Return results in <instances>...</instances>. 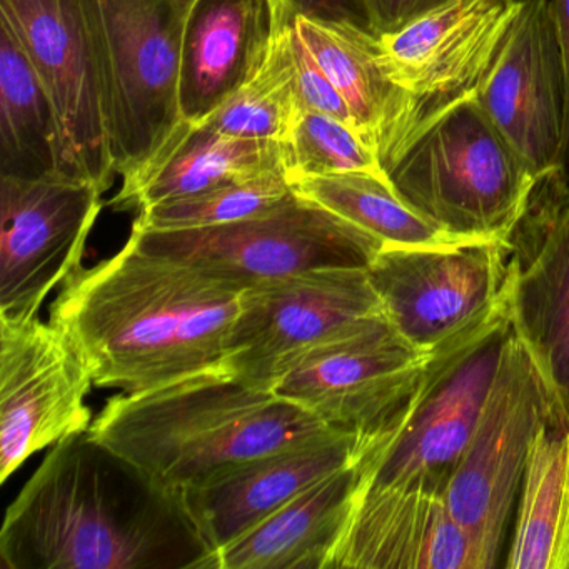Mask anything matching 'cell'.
I'll return each mask as SVG.
<instances>
[{"label":"cell","mask_w":569,"mask_h":569,"mask_svg":"<svg viewBox=\"0 0 569 569\" xmlns=\"http://www.w3.org/2000/svg\"><path fill=\"white\" fill-rule=\"evenodd\" d=\"M4 569H216L184 496L91 436L56 442L6 512Z\"/></svg>","instance_id":"1"},{"label":"cell","mask_w":569,"mask_h":569,"mask_svg":"<svg viewBox=\"0 0 569 569\" xmlns=\"http://www.w3.org/2000/svg\"><path fill=\"white\" fill-rule=\"evenodd\" d=\"M249 286L129 234L112 258L79 266L52 302L49 321L84 359L94 386L139 392L222 365Z\"/></svg>","instance_id":"2"},{"label":"cell","mask_w":569,"mask_h":569,"mask_svg":"<svg viewBox=\"0 0 569 569\" xmlns=\"http://www.w3.org/2000/svg\"><path fill=\"white\" fill-rule=\"evenodd\" d=\"M331 429L224 366L106 402L89 432L156 482L184 495L258 456Z\"/></svg>","instance_id":"3"},{"label":"cell","mask_w":569,"mask_h":569,"mask_svg":"<svg viewBox=\"0 0 569 569\" xmlns=\"http://www.w3.org/2000/svg\"><path fill=\"white\" fill-rule=\"evenodd\" d=\"M386 176L439 228L466 241L499 242H508L538 178L476 98L426 119Z\"/></svg>","instance_id":"4"},{"label":"cell","mask_w":569,"mask_h":569,"mask_svg":"<svg viewBox=\"0 0 569 569\" xmlns=\"http://www.w3.org/2000/svg\"><path fill=\"white\" fill-rule=\"evenodd\" d=\"M511 332L508 302L436 349L408 405L366 442L361 486L422 488L445 496L475 431Z\"/></svg>","instance_id":"5"},{"label":"cell","mask_w":569,"mask_h":569,"mask_svg":"<svg viewBox=\"0 0 569 569\" xmlns=\"http://www.w3.org/2000/svg\"><path fill=\"white\" fill-rule=\"evenodd\" d=\"M81 2L101 78L116 172L124 176L182 121V36L192 0Z\"/></svg>","instance_id":"6"},{"label":"cell","mask_w":569,"mask_h":569,"mask_svg":"<svg viewBox=\"0 0 569 569\" xmlns=\"http://www.w3.org/2000/svg\"><path fill=\"white\" fill-rule=\"evenodd\" d=\"M548 425H555L548 392L511 329L475 431L445 491L452 518L496 568L515 522L532 442Z\"/></svg>","instance_id":"7"},{"label":"cell","mask_w":569,"mask_h":569,"mask_svg":"<svg viewBox=\"0 0 569 569\" xmlns=\"http://www.w3.org/2000/svg\"><path fill=\"white\" fill-rule=\"evenodd\" d=\"M146 251L171 256L246 286L322 268H369L385 248L369 232L296 192L289 201L231 224L141 231Z\"/></svg>","instance_id":"8"},{"label":"cell","mask_w":569,"mask_h":569,"mask_svg":"<svg viewBox=\"0 0 569 569\" xmlns=\"http://www.w3.org/2000/svg\"><path fill=\"white\" fill-rule=\"evenodd\" d=\"M388 318L368 268H322L256 282L242 292L222 366L272 389L302 352Z\"/></svg>","instance_id":"9"},{"label":"cell","mask_w":569,"mask_h":569,"mask_svg":"<svg viewBox=\"0 0 569 569\" xmlns=\"http://www.w3.org/2000/svg\"><path fill=\"white\" fill-rule=\"evenodd\" d=\"M505 296L512 335L548 392L556 428L569 429V178H536L508 239Z\"/></svg>","instance_id":"10"},{"label":"cell","mask_w":569,"mask_h":569,"mask_svg":"<svg viewBox=\"0 0 569 569\" xmlns=\"http://www.w3.org/2000/svg\"><path fill=\"white\" fill-rule=\"evenodd\" d=\"M6 22L31 59L58 122V176L114 182L104 94L81 0H0Z\"/></svg>","instance_id":"11"},{"label":"cell","mask_w":569,"mask_h":569,"mask_svg":"<svg viewBox=\"0 0 569 569\" xmlns=\"http://www.w3.org/2000/svg\"><path fill=\"white\" fill-rule=\"evenodd\" d=\"M429 356L379 318L302 352L272 391L326 428L369 439L408 405Z\"/></svg>","instance_id":"12"},{"label":"cell","mask_w":569,"mask_h":569,"mask_svg":"<svg viewBox=\"0 0 569 569\" xmlns=\"http://www.w3.org/2000/svg\"><path fill=\"white\" fill-rule=\"evenodd\" d=\"M508 242L385 246L368 271L392 328L432 355L485 322L505 299Z\"/></svg>","instance_id":"13"},{"label":"cell","mask_w":569,"mask_h":569,"mask_svg":"<svg viewBox=\"0 0 569 569\" xmlns=\"http://www.w3.org/2000/svg\"><path fill=\"white\" fill-rule=\"evenodd\" d=\"M102 192L61 176H0V318H38L81 266Z\"/></svg>","instance_id":"14"},{"label":"cell","mask_w":569,"mask_h":569,"mask_svg":"<svg viewBox=\"0 0 569 569\" xmlns=\"http://www.w3.org/2000/svg\"><path fill=\"white\" fill-rule=\"evenodd\" d=\"M94 386L68 336L41 319L0 318V482L36 452L89 431Z\"/></svg>","instance_id":"15"},{"label":"cell","mask_w":569,"mask_h":569,"mask_svg":"<svg viewBox=\"0 0 569 569\" xmlns=\"http://www.w3.org/2000/svg\"><path fill=\"white\" fill-rule=\"evenodd\" d=\"M521 4L441 0L398 31L379 36L389 76L419 102L426 119L476 98Z\"/></svg>","instance_id":"16"},{"label":"cell","mask_w":569,"mask_h":569,"mask_svg":"<svg viewBox=\"0 0 569 569\" xmlns=\"http://www.w3.org/2000/svg\"><path fill=\"white\" fill-rule=\"evenodd\" d=\"M536 176L566 166V84L551 0H522L476 94Z\"/></svg>","instance_id":"17"},{"label":"cell","mask_w":569,"mask_h":569,"mask_svg":"<svg viewBox=\"0 0 569 569\" xmlns=\"http://www.w3.org/2000/svg\"><path fill=\"white\" fill-rule=\"evenodd\" d=\"M491 569L439 492L361 486L329 569Z\"/></svg>","instance_id":"18"},{"label":"cell","mask_w":569,"mask_h":569,"mask_svg":"<svg viewBox=\"0 0 569 569\" xmlns=\"http://www.w3.org/2000/svg\"><path fill=\"white\" fill-rule=\"evenodd\" d=\"M366 442L361 436L331 429L242 462L182 496L202 538L218 555L299 492L358 461Z\"/></svg>","instance_id":"19"},{"label":"cell","mask_w":569,"mask_h":569,"mask_svg":"<svg viewBox=\"0 0 569 569\" xmlns=\"http://www.w3.org/2000/svg\"><path fill=\"white\" fill-rule=\"evenodd\" d=\"M286 0H192L181 52L182 119L214 114L264 64L288 18Z\"/></svg>","instance_id":"20"},{"label":"cell","mask_w":569,"mask_h":569,"mask_svg":"<svg viewBox=\"0 0 569 569\" xmlns=\"http://www.w3.org/2000/svg\"><path fill=\"white\" fill-rule=\"evenodd\" d=\"M292 24L348 104L356 131L388 171L411 144L426 116L419 102L389 76L381 38L356 22L295 12Z\"/></svg>","instance_id":"21"},{"label":"cell","mask_w":569,"mask_h":569,"mask_svg":"<svg viewBox=\"0 0 569 569\" xmlns=\"http://www.w3.org/2000/svg\"><path fill=\"white\" fill-rule=\"evenodd\" d=\"M272 171H286L279 142L234 138L204 122L182 119L151 156L122 176L121 191L111 206L139 212Z\"/></svg>","instance_id":"22"},{"label":"cell","mask_w":569,"mask_h":569,"mask_svg":"<svg viewBox=\"0 0 569 569\" xmlns=\"http://www.w3.org/2000/svg\"><path fill=\"white\" fill-rule=\"evenodd\" d=\"M361 456L219 549L216 569H329L361 485Z\"/></svg>","instance_id":"23"},{"label":"cell","mask_w":569,"mask_h":569,"mask_svg":"<svg viewBox=\"0 0 569 569\" xmlns=\"http://www.w3.org/2000/svg\"><path fill=\"white\" fill-rule=\"evenodd\" d=\"M509 569H569V429L532 442L506 552Z\"/></svg>","instance_id":"24"},{"label":"cell","mask_w":569,"mask_h":569,"mask_svg":"<svg viewBox=\"0 0 569 569\" xmlns=\"http://www.w3.org/2000/svg\"><path fill=\"white\" fill-rule=\"evenodd\" d=\"M58 174V122L19 39L0 21V176Z\"/></svg>","instance_id":"25"},{"label":"cell","mask_w":569,"mask_h":569,"mask_svg":"<svg viewBox=\"0 0 569 569\" xmlns=\"http://www.w3.org/2000/svg\"><path fill=\"white\" fill-rule=\"evenodd\" d=\"M291 184L301 198L335 212L386 246L438 248L475 242L429 221L396 194L388 179L379 176L368 172L306 176L292 179Z\"/></svg>","instance_id":"26"},{"label":"cell","mask_w":569,"mask_h":569,"mask_svg":"<svg viewBox=\"0 0 569 569\" xmlns=\"http://www.w3.org/2000/svg\"><path fill=\"white\" fill-rule=\"evenodd\" d=\"M302 109L291 11L262 68L202 122L234 138L284 144Z\"/></svg>","instance_id":"27"},{"label":"cell","mask_w":569,"mask_h":569,"mask_svg":"<svg viewBox=\"0 0 569 569\" xmlns=\"http://www.w3.org/2000/svg\"><path fill=\"white\" fill-rule=\"evenodd\" d=\"M295 194L288 172H266L258 178L229 182L142 209L132 228L141 231H184L231 224L271 211Z\"/></svg>","instance_id":"28"},{"label":"cell","mask_w":569,"mask_h":569,"mask_svg":"<svg viewBox=\"0 0 569 569\" xmlns=\"http://www.w3.org/2000/svg\"><path fill=\"white\" fill-rule=\"evenodd\" d=\"M282 152L291 181L306 176L348 172H368L388 179L378 156L352 126L311 109H302L282 144Z\"/></svg>","instance_id":"29"},{"label":"cell","mask_w":569,"mask_h":569,"mask_svg":"<svg viewBox=\"0 0 569 569\" xmlns=\"http://www.w3.org/2000/svg\"><path fill=\"white\" fill-rule=\"evenodd\" d=\"M292 48H295L296 66H298V84L302 106L311 111L332 116L356 129L348 104L332 84L331 79L322 71L321 66L296 31L295 24H292Z\"/></svg>","instance_id":"30"},{"label":"cell","mask_w":569,"mask_h":569,"mask_svg":"<svg viewBox=\"0 0 569 569\" xmlns=\"http://www.w3.org/2000/svg\"><path fill=\"white\" fill-rule=\"evenodd\" d=\"M441 0H359L366 28L376 36L398 31Z\"/></svg>","instance_id":"31"},{"label":"cell","mask_w":569,"mask_h":569,"mask_svg":"<svg viewBox=\"0 0 569 569\" xmlns=\"http://www.w3.org/2000/svg\"><path fill=\"white\" fill-rule=\"evenodd\" d=\"M295 14L326 21H351L365 26L359 0H286Z\"/></svg>","instance_id":"32"},{"label":"cell","mask_w":569,"mask_h":569,"mask_svg":"<svg viewBox=\"0 0 569 569\" xmlns=\"http://www.w3.org/2000/svg\"><path fill=\"white\" fill-rule=\"evenodd\" d=\"M566 84L565 158L569 162V0H551Z\"/></svg>","instance_id":"33"}]
</instances>
